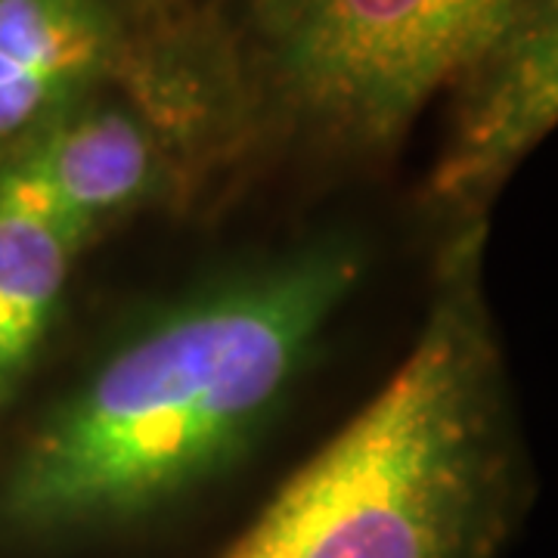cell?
<instances>
[{
    "instance_id": "1",
    "label": "cell",
    "mask_w": 558,
    "mask_h": 558,
    "mask_svg": "<svg viewBox=\"0 0 558 558\" xmlns=\"http://www.w3.org/2000/svg\"><path fill=\"white\" fill-rule=\"evenodd\" d=\"M363 274V242L336 230L146 307L3 457L0 543L97 546L208 494L299 395Z\"/></svg>"
},
{
    "instance_id": "2",
    "label": "cell",
    "mask_w": 558,
    "mask_h": 558,
    "mask_svg": "<svg viewBox=\"0 0 558 558\" xmlns=\"http://www.w3.org/2000/svg\"><path fill=\"white\" fill-rule=\"evenodd\" d=\"M487 223L447 233L407 357L218 558H502L531 472L484 282Z\"/></svg>"
},
{
    "instance_id": "3",
    "label": "cell",
    "mask_w": 558,
    "mask_h": 558,
    "mask_svg": "<svg viewBox=\"0 0 558 558\" xmlns=\"http://www.w3.org/2000/svg\"><path fill=\"white\" fill-rule=\"evenodd\" d=\"M519 0H230L193 25L205 124L255 121L341 159H379Z\"/></svg>"
},
{
    "instance_id": "4",
    "label": "cell",
    "mask_w": 558,
    "mask_h": 558,
    "mask_svg": "<svg viewBox=\"0 0 558 558\" xmlns=\"http://www.w3.org/2000/svg\"><path fill=\"white\" fill-rule=\"evenodd\" d=\"M450 131L422 202L447 233L487 211L558 119V0H519L459 78Z\"/></svg>"
},
{
    "instance_id": "5",
    "label": "cell",
    "mask_w": 558,
    "mask_h": 558,
    "mask_svg": "<svg viewBox=\"0 0 558 558\" xmlns=\"http://www.w3.org/2000/svg\"><path fill=\"white\" fill-rule=\"evenodd\" d=\"M174 146L128 90L112 84L44 124L3 159L32 178L57 218L87 248L106 227L161 199Z\"/></svg>"
},
{
    "instance_id": "6",
    "label": "cell",
    "mask_w": 558,
    "mask_h": 558,
    "mask_svg": "<svg viewBox=\"0 0 558 558\" xmlns=\"http://www.w3.org/2000/svg\"><path fill=\"white\" fill-rule=\"evenodd\" d=\"M131 35L112 0H0V159L121 84Z\"/></svg>"
},
{
    "instance_id": "7",
    "label": "cell",
    "mask_w": 558,
    "mask_h": 558,
    "mask_svg": "<svg viewBox=\"0 0 558 558\" xmlns=\"http://www.w3.org/2000/svg\"><path fill=\"white\" fill-rule=\"evenodd\" d=\"M81 252L32 178L0 159V410L35 373Z\"/></svg>"
},
{
    "instance_id": "8",
    "label": "cell",
    "mask_w": 558,
    "mask_h": 558,
    "mask_svg": "<svg viewBox=\"0 0 558 558\" xmlns=\"http://www.w3.org/2000/svg\"><path fill=\"white\" fill-rule=\"evenodd\" d=\"M131 35L128 75H159L174 69L193 35L190 0H112Z\"/></svg>"
}]
</instances>
